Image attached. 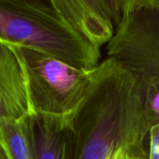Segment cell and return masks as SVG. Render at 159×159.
<instances>
[{
    "instance_id": "6da1fadb",
    "label": "cell",
    "mask_w": 159,
    "mask_h": 159,
    "mask_svg": "<svg viewBox=\"0 0 159 159\" xmlns=\"http://www.w3.org/2000/svg\"><path fill=\"white\" fill-rule=\"evenodd\" d=\"M150 111L134 79L105 59L91 70L88 93L72 121V159H148Z\"/></svg>"
},
{
    "instance_id": "7a4b0ae2",
    "label": "cell",
    "mask_w": 159,
    "mask_h": 159,
    "mask_svg": "<svg viewBox=\"0 0 159 159\" xmlns=\"http://www.w3.org/2000/svg\"><path fill=\"white\" fill-rule=\"evenodd\" d=\"M0 40L86 71L101 62V48L77 33L57 0H0Z\"/></svg>"
},
{
    "instance_id": "3957f363",
    "label": "cell",
    "mask_w": 159,
    "mask_h": 159,
    "mask_svg": "<svg viewBox=\"0 0 159 159\" xmlns=\"http://www.w3.org/2000/svg\"><path fill=\"white\" fill-rule=\"evenodd\" d=\"M107 59L124 69L139 87L153 126L159 122V0H124Z\"/></svg>"
},
{
    "instance_id": "277c9868",
    "label": "cell",
    "mask_w": 159,
    "mask_h": 159,
    "mask_svg": "<svg viewBox=\"0 0 159 159\" xmlns=\"http://www.w3.org/2000/svg\"><path fill=\"white\" fill-rule=\"evenodd\" d=\"M13 47L24 67L32 114L72 122L88 93L91 70L78 69L31 48Z\"/></svg>"
},
{
    "instance_id": "5b68a950",
    "label": "cell",
    "mask_w": 159,
    "mask_h": 159,
    "mask_svg": "<svg viewBox=\"0 0 159 159\" xmlns=\"http://www.w3.org/2000/svg\"><path fill=\"white\" fill-rule=\"evenodd\" d=\"M123 3L124 0H57L71 25L99 48L113 37Z\"/></svg>"
},
{
    "instance_id": "8992f818",
    "label": "cell",
    "mask_w": 159,
    "mask_h": 159,
    "mask_svg": "<svg viewBox=\"0 0 159 159\" xmlns=\"http://www.w3.org/2000/svg\"><path fill=\"white\" fill-rule=\"evenodd\" d=\"M32 115L24 67L16 48L0 40V123Z\"/></svg>"
},
{
    "instance_id": "52a82bcc",
    "label": "cell",
    "mask_w": 159,
    "mask_h": 159,
    "mask_svg": "<svg viewBox=\"0 0 159 159\" xmlns=\"http://www.w3.org/2000/svg\"><path fill=\"white\" fill-rule=\"evenodd\" d=\"M24 121L34 159H72V122L34 114Z\"/></svg>"
},
{
    "instance_id": "ba28073f",
    "label": "cell",
    "mask_w": 159,
    "mask_h": 159,
    "mask_svg": "<svg viewBox=\"0 0 159 159\" xmlns=\"http://www.w3.org/2000/svg\"><path fill=\"white\" fill-rule=\"evenodd\" d=\"M24 119L0 123V142L10 159H34Z\"/></svg>"
},
{
    "instance_id": "9c48e42d",
    "label": "cell",
    "mask_w": 159,
    "mask_h": 159,
    "mask_svg": "<svg viewBox=\"0 0 159 159\" xmlns=\"http://www.w3.org/2000/svg\"><path fill=\"white\" fill-rule=\"evenodd\" d=\"M0 159H10L1 142H0Z\"/></svg>"
}]
</instances>
